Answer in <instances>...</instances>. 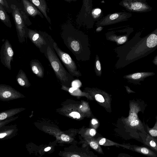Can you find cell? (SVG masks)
Instances as JSON below:
<instances>
[{
  "label": "cell",
  "mask_w": 157,
  "mask_h": 157,
  "mask_svg": "<svg viewBox=\"0 0 157 157\" xmlns=\"http://www.w3.org/2000/svg\"><path fill=\"white\" fill-rule=\"evenodd\" d=\"M7 52H8V54L9 56L11 57L13 56V53L12 49L11 48L9 47L8 48Z\"/></svg>",
  "instance_id": "cell-31"
},
{
  "label": "cell",
  "mask_w": 157,
  "mask_h": 157,
  "mask_svg": "<svg viewBox=\"0 0 157 157\" xmlns=\"http://www.w3.org/2000/svg\"><path fill=\"white\" fill-rule=\"evenodd\" d=\"M46 57L49 61L56 77L61 84L70 86L75 79L63 67L53 48L48 47Z\"/></svg>",
  "instance_id": "cell-2"
},
{
  "label": "cell",
  "mask_w": 157,
  "mask_h": 157,
  "mask_svg": "<svg viewBox=\"0 0 157 157\" xmlns=\"http://www.w3.org/2000/svg\"><path fill=\"white\" fill-rule=\"evenodd\" d=\"M29 34L33 43L40 52L46 57L48 47L53 48L54 40L51 36L45 32L29 30Z\"/></svg>",
  "instance_id": "cell-3"
},
{
  "label": "cell",
  "mask_w": 157,
  "mask_h": 157,
  "mask_svg": "<svg viewBox=\"0 0 157 157\" xmlns=\"http://www.w3.org/2000/svg\"><path fill=\"white\" fill-rule=\"evenodd\" d=\"M141 124L140 121L138 118L132 121L127 125L137 129L140 127Z\"/></svg>",
  "instance_id": "cell-22"
},
{
  "label": "cell",
  "mask_w": 157,
  "mask_h": 157,
  "mask_svg": "<svg viewBox=\"0 0 157 157\" xmlns=\"http://www.w3.org/2000/svg\"><path fill=\"white\" fill-rule=\"evenodd\" d=\"M72 86L73 87L78 88L79 86V83L80 82L79 80H74L72 82Z\"/></svg>",
  "instance_id": "cell-27"
},
{
  "label": "cell",
  "mask_w": 157,
  "mask_h": 157,
  "mask_svg": "<svg viewBox=\"0 0 157 157\" xmlns=\"http://www.w3.org/2000/svg\"><path fill=\"white\" fill-rule=\"evenodd\" d=\"M51 148L50 147H46L44 149V151H47L51 149Z\"/></svg>",
  "instance_id": "cell-35"
},
{
  "label": "cell",
  "mask_w": 157,
  "mask_h": 157,
  "mask_svg": "<svg viewBox=\"0 0 157 157\" xmlns=\"http://www.w3.org/2000/svg\"><path fill=\"white\" fill-rule=\"evenodd\" d=\"M95 141L100 145L119 146L132 150L131 147L129 146L120 144L104 137H99L96 141L95 140Z\"/></svg>",
  "instance_id": "cell-11"
},
{
  "label": "cell",
  "mask_w": 157,
  "mask_h": 157,
  "mask_svg": "<svg viewBox=\"0 0 157 157\" xmlns=\"http://www.w3.org/2000/svg\"><path fill=\"white\" fill-rule=\"evenodd\" d=\"M82 107V105H81L80 107V108H81Z\"/></svg>",
  "instance_id": "cell-39"
},
{
  "label": "cell",
  "mask_w": 157,
  "mask_h": 157,
  "mask_svg": "<svg viewBox=\"0 0 157 157\" xmlns=\"http://www.w3.org/2000/svg\"><path fill=\"white\" fill-rule=\"evenodd\" d=\"M7 12L0 4V20L7 26H11L10 17Z\"/></svg>",
  "instance_id": "cell-16"
},
{
  "label": "cell",
  "mask_w": 157,
  "mask_h": 157,
  "mask_svg": "<svg viewBox=\"0 0 157 157\" xmlns=\"http://www.w3.org/2000/svg\"><path fill=\"white\" fill-rule=\"evenodd\" d=\"M18 117H11L9 118L4 120L1 121L0 122V128H2V127L6 125V124L9 123L10 122L15 120L16 119L18 118Z\"/></svg>",
  "instance_id": "cell-23"
},
{
  "label": "cell",
  "mask_w": 157,
  "mask_h": 157,
  "mask_svg": "<svg viewBox=\"0 0 157 157\" xmlns=\"http://www.w3.org/2000/svg\"><path fill=\"white\" fill-rule=\"evenodd\" d=\"M25 10L29 16L34 17L39 16L43 18L44 16L38 8L28 0H20Z\"/></svg>",
  "instance_id": "cell-6"
},
{
  "label": "cell",
  "mask_w": 157,
  "mask_h": 157,
  "mask_svg": "<svg viewBox=\"0 0 157 157\" xmlns=\"http://www.w3.org/2000/svg\"><path fill=\"white\" fill-rule=\"evenodd\" d=\"M21 95L17 92L9 90L0 91V100L3 101H9L21 98Z\"/></svg>",
  "instance_id": "cell-10"
},
{
  "label": "cell",
  "mask_w": 157,
  "mask_h": 157,
  "mask_svg": "<svg viewBox=\"0 0 157 157\" xmlns=\"http://www.w3.org/2000/svg\"><path fill=\"white\" fill-rule=\"evenodd\" d=\"M15 128H12L7 130H5L2 132H0V139L9 137L10 136L15 133Z\"/></svg>",
  "instance_id": "cell-18"
},
{
  "label": "cell",
  "mask_w": 157,
  "mask_h": 157,
  "mask_svg": "<svg viewBox=\"0 0 157 157\" xmlns=\"http://www.w3.org/2000/svg\"><path fill=\"white\" fill-rule=\"evenodd\" d=\"M65 0L67 2H72V1H75L77 0Z\"/></svg>",
  "instance_id": "cell-37"
},
{
  "label": "cell",
  "mask_w": 157,
  "mask_h": 157,
  "mask_svg": "<svg viewBox=\"0 0 157 157\" xmlns=\"http://www.w3.org/2000/svg\"><path fill=\"white\" fill-rule=\"evenodd\" d=\"M119 15L118 13H115L111 14L109 17V19L113 20H115L119 17Z\"/></svg>",
  "instance_id": "cell-29"
},
{
  "label": "cell",
  "mask_w": 157,
  "mask_h": 157,
  "mask_svg": "<svg viewBox=\"0 0 157 157\" xmlns=\"http://www.w3.org/2000/svg\"><path fill=\"white\" fill-rule=\"evenodd\" d=\"M90 145L92 148L96 150L98 153L104 154L103 152L100 145L95 141H91L90 143Z\"/></svg>",
  "instance_id": "cell-19"
},
{
  "label": "cell",
  "mask_w": 157,
  "mask_h": 157,
  "mask_svg": "<svg viewBox=\"0 0 157 157\" xmlns=\"http://www.w3.org/2000/svg\"><path fill=\"white\" fill-rule=\"evenodd\" d=\"M147 131L150 135L153 137H156L157 136V124H155L154 127L152 128H149L147 127Z\"/></svg>",
  "instance_id": "cell-21"
},
{
  "label": "cell",
  "mask_w": 157,
  "mask_h": 157,
  "mask_svg": "<svg viewBox=\"0 0 157 157\" xmlns=\"http://www.w3.org/2000/svg\"><path fill=\"white\" fill-rule=\"evenodd\" d=\"M53 46L56 53L66 68L68 72L73 77H78L81 76L82 75L81 73L78 69L75 62L70 56L61 50L55 41Z\"/></svg>",
  "instance_id": "cell-4"
},
{
  "label": "cell",
  "mask_w": 157,
  "mask_h": 157,
  "mask_svg": "<svg viewBox=\"0 0 157 157\" xmlns=\"http://www.w3.org/2000/svg\"><path fill=\"white\" fill-rule=\"evenodd\" d=\"M17 81L19 85L21 86H24L25 85V82L21 78H18L17 79Z\"/></svg>",
  "instance_id": "cell-30"
},
{
  "label": "cell",
  "mask_w": 157,
  "mask_h": 157,
  "mask_svg": "<svg viewBox=\"0 0 157 157\" xmlns=\"http://www.w3.org/2000/svg\"><path fill=\"white\" fill-rule=\"evenodd\" d=\"M35 5L41 12L48 22L51 24V21L47 11L48 6L45 0H28Z\"/></svg>",
  "instance_id": "cell-8"
},
{
  "label": "cell",
  "mask_w": 157,
  "mask_h": 157,
  "mask_svg": "<svg viewBox=\"0 0 157 157\" xmlns=\"http://www.w3.org/2000/svg\"><path fill=\"white\" fill-rule=\"evenodd\" d=\"M17 0V1H18V2H20V0Z\"/></svg>",
  "instance_id": "cell-38"
},
{
  "label": "cell",
  "mask_w": 157,
  "mask_h": 157,
  "mask_svg": "<svg viewBox=\"0 0 157 157\" xmlns=\"http://www.w3.org/2000/svg\"><path fill=\"white\" fill-rule=\"evenodd\" d=\"M132 146V147H131L132 150L148 156L156 157V154L153 151L147 148L135 145Z\"/></svg>",
  "instance_id": "cell-13"
},
{
  "label": "cell",
  "mask_w": 157,
  "mask_h": 157,
  "mask_svg": "<svg viewBox=\"0 0 157 157\" xmlns=\"http://www.w3.org/2000/svg\"><path fill=\"white\" fill-rule=\"evenodd\" d=\"M71 157H80L79 155H74L71 156Z\"/></svg>",
  "instance_id": "cell-36"
},
{
  "label": "cell",
  "mask_w": 157,
  "mask_h": 157,
  "mask_svg": "<svg viewBox=\"0 0 157 157\" xmlns=\"http://www.w3.org/2000/svg\"><path fill=\"white\" fill-rule=\"evenodd\" d=\"M95 71L97 75H101L100 72L101 73V66L100 63L99 61L96 58V61H95Z\"/></svg>",
  "instance_id": "cell-24"
},
{
  "label": "cell",
  "mask_w": 157,
  "mask_h": 157,
  "mask_svg": "<svg viewBox=\"0 0 157 157\" xmlns=\"http://www.w3.org/2000/svg\"><path fill=\"white\" fill-rule=\"evenodd\" d=\"M143 4L140 2H134L132 4L131 8L133 10H140L143 7Z\"/></svg>",
  "instance_id": "cell-25"
},
{
  "label": "cell",
  "mask_w": 157,
  "mask_h": 157,
  "mask_svg": "<svg viewBox=\"0 0 157 157\" xmlns=\"http://www.w3.org/2000/svg\"><path fill=\"white\" fill-rule=\"evenodd\" d=\"M98 121L97 120L95 119H93L92 120V124L93 125H95L96 124H98Z\"/></svg>",
  "instance_id": "cell-33"
},
{
  "label": "cell",
  "mask_w": 157,
  "mask_h": 157,
  "mask_svg": "<svg viewBox=\"0 0 157 157\" xmlns=\"http://www.w3.org/2000/svg\"><path fill=\"white\" fill-rule=\"evenodd\" d=\"M101 12V10L99 9H95L94 11V14L97 15L100 14Z\"/></svg>",
  "instance_id": "cell-32"
},
{
  "label": "cell",
  "mask_w": 157,
  "mask_h": 157,
  "mask_svg": "<svg viewBox=\"0 0 157 157\" xmlns=\"http://www.w3.org/2000/svg\"><path fill=\"white\" fill-rule=\"evenodd\" d=\"M69 115L72 117L73 118H77L79 119L80 117V114L78 112H73L69 114Z\"/></svg>",
  "instance_id": "cell-26"
},
{
  "label": "cell",
  "mask_w": 157,
  "mask_h": 157,
  "mask_svg": "<svg viewBox=\"0 0 157 157\" xmlns=\"http://www.w3.org/2000/svg\"><path fill=\"white\" fill-rule=\"evenodd\" d=\"M14 2L18 8L26 25H31L32 23L29 18V16L25 12L22 3L20 1L18 2L16 0H14Z\"/></svg>",
  "instance_id": "cell-15"
},
{
  "label": "cell",
  "mask_w": 157,
  "mask_h": 157,
  "mask_svg": "<svg viewBox=\"0 0 157 157\" xmlns=\"http://www.w3.org/2000/svg\"><path fill=\"white\" fill-rule=\"evenodd\" d=\"M152 74V73L151 72H140L126 75L125 77V78L132 80L142 81L145 78Z\"/></svg>",
  "instance_id": "cell-14"
},
{
  "label": "cell",
  "mask_w": 157,
  "mask_h": 157,
  "mask_svg": "<svg viewBox=\"0 0 157 157\" xmlns=\"http://www.w3.org/2000/svg\"><path fill=\"white\" fill-rule=\"evenodd\" d=\"M61 138L62 140L65 142L68 141L70 139L69 137L65 134L62 135L61 136Z\"/></svg>",
  "instance_id": "cell-28"
},
{
  "label": "cell",
  "mask_w": 157,
  "mask_h": 157,
  "mask_svg": "<svg viewBox=\"0 0 157 157\" xmlns=\"http://www.w3.org/2000/svg\"><path fill=\"white\" fill-rule=\"evenodd\" d=\"M61 35L64 43L77 60H89L90 52L87 35L72 27L63 28Z\"/></svg>",
  "instance_id": "cell-1"
},
{
  "label": "cell",
  "mask_w": 157,
  "mask_h": 157,
  "mask_svg": "<svg viewBox=\"0 0 157 157\" xmlns=\"http://www.w3.org/2000/svg\"><path fill=\"white\" fill-rule=\"evenodd\" d=\"M0 4L3 6L6 11L9 13H11L12 10L6 0H0Z\"/></svg>",
  "instance_id": "cell-20"
},
{
  "label": "cell",
  "mask_w": 157,
  "mask_h": 157,
  "mask_svg": "<svg viewBox=\"0 0 157 157\" xmlns=\"http://www.w3.org/2000/svg\"><path fill=\"white\" fill-rule=\"evenodd\" d=\"M143 139V142L145 144L157 151V141L153 136L147 134Z\"/></svg>",
  "instance_id": "cell-17"
},
{
  "label": "cell",
  "mask_w": 157,
  "mask_h": 157,
  "mask_svg": "<svg viewBox=\"0 0 157 157\" xmlns=\"http://www.w3.org/2000/svg\"><path fill=\"white\" fill-rule=\"evenodd\" d=\"M24 109L22 108H16L4 111L0 113V122L9 118L12 117L21 112Z\"/></svg>",
  "instance_id": "cell-12"
},
{
  "label": "cell",
  "mask_w": 157,
  "mask_h": 157,
  "mask_svg": "<svg viewBox=\"0 0 157 157\" xmlns=\"http://www.w3.org/2000/svg\"><path fill=\"white\" fill-rule=\"evenodd\" d=\"M126 90H127V92L129 94L130 93H132V92H134V93H135V92H133V91H132V90H130V89H129V88L128 87H127V88H126Z\"/></svg>",
  "instance_id": "cell-34"
},
{
  "label": "cell",
  "mask_w": 157,
  "mask_h": 157,
  "mask_svg": "<svg viewBox=\"0 0 157 157\" xmlns=\"http://www.w3.org/2000/svg\"><path fill=\"white\" fill-rule=\"evenodd\" d=\"M93 91L95 100L106 110L111 111V98L110 95L100 89H94Z\"/></svg>",
  "instance_id": "cell-5"
},
{
  "label": "cell",
  "mask_w": 157,
  "mask_h": 157,
  "mask_svg": "<svg viewBox=\"0 0 157 157\" xmlns=\"http://www.w3.org/2000/svg\"><path fill=\"white\" fill-rule=\"evenodd\" d=\"M33 72L39 78H43L44 75V68L41 63L38 60H34L31 64Z\"/></svg>",
  "instance_id": "cell-9"
},
{
  "label": "cell",
  "mask_w": 157,
  "mask_h": 157,
  "mask_svg": "<svg viewBox=\"0 0 157 157\" xmlns=\"http://www.w3.org/2000/svg\"><path fill=\"white\" fill-rule=\"evenodd\" d=\"M129 107V116L124 120L127 124L132 121L138 119V113L141 109L138 104L133 102L130 103Z\"/></svg>",
  "instance_id": "cell-7"
}]
</instances>
